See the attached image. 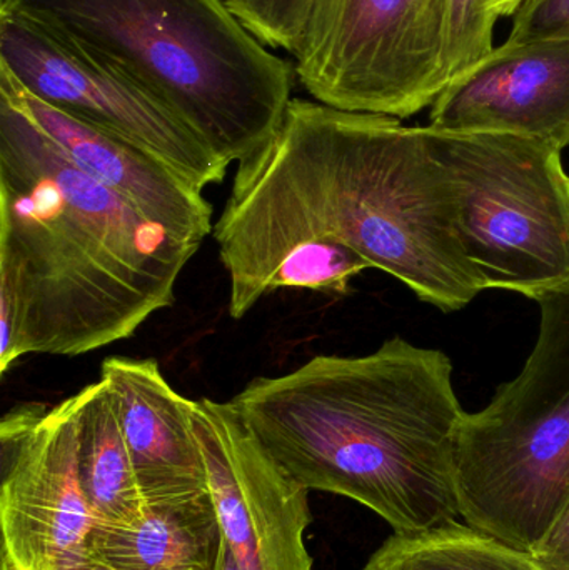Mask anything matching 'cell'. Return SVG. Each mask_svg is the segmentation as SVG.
Masks as SVG:
<instances>
[{"label": "cell", "instance_id": "obj_12", "mask_svg": "<svg viewBox=\"0 0 569 570\" xmlns=\"http://www.w3.org/2000/svg\"><path fill=\"white\" fill-rule=\"evenodd\" d=\"M0 92L9 96L80 170L129 200L140 213L199 244L213 236V207L203 190L190 186L169 166L146 150L42 102L2 67Z\"/></svg>", "mask_w": 569, "mask_h": 570}, {"label": "cell", "instance_id": "obj_2", "mask_svg": "<svg viewBox=\"0 0 569 570\" xmlns=\"http://www.w3.org/2000/svg\"><path fill=\"white\" fill-rule=\"evenodd\" d=\"M203 244L80 170L0 92V374L129 338Z\"/></svg>", "mask_w": 569, "mask_h": 570}, {"label": "cell", "instance_id": "obj_16", "mask_svg": "<svg viewBox=\"0 0 569 570\" xmlns=\"http://www.w3.org/2000/svg\"><path fill=\"white\" fill-rule=\"evenodd\" d=\"M363 570H547L531 552L464 522L418 534H393Z\"/></svg>", "mask_w": 569, "mask_h": 570}, {"label": "cell", "instance_id": "obj_11", "mask_svg": "<svg viewBox=\"0 0 569 570\" xmlns=\"http://www.w3.org/2000/svg\"><path fill=\"white\" fill-rule=\"evenodd\" d=\"M428 126L569 147V39L504 42L447 83Z\"/></svg>", "mask_w": 569, "mask_h": 570}, {"label": "cell", "instance_id": "obj_22", "mask_svg": "<svg viewBox=\"0 0 569 570\" xmlns=\"http://www.w3.org/2000/svg\"><path fill=\"white\" fill-rule=\"evenodd\" d=\"M523 2V0H508L507 7H504L503 17H511L514 13V10L518 9V6Z\"/></svg>", "mask_w": 569, "mask_h": 570}, {"label": "cell", "instance_id": "obj_5", "mask_svg": "<svg viewBox=\"0 0 569 570\" xmlns=\"http://www.w3.org/2000/svg\"><path fill=\"white\" fill-rule=\"evenodd\" d=\"M537 302L530 357L464 414L454 452L464 524L531 554L569 512V292Z\"/></svg>", "mask_w": 569, "mask_h": 570}, {"label": "cell", "instance_id": "obj_23", "mask_svg": "<svg viewBox=\"0 0 569 570\" xmlns=\"http://www.w3.org/2000/svg\"><path fill=\"white\" fill-rule=\"evenodd\" d=\"M508 0H494L493 10L498 17H503L504 7H507Z\"/></svg>", "mask_w": 569, "mask_h": 570}, {"label": "cell", "instance_id": "obj_14", "mask_svg": "<svg viewBox=\"0 0 569 570\" xmlns=\"http://www.w3.org/2000/svg\"><path fill=\"white\" fill-rule=\"evenodd\" d=\"M226 539L210 491L146 505L126 525L94 524L86 570H223Z\"/></svg>", "mask_w": 569, "mask_h": 570}, {"label": "cell", "instance_id": "obj_6", "mask_svg": "<svg viewBox=\"0 0 569 570\" xmlns=\"http://www.w3.org/2000/svg\"><path fill=\"white\" fill-rule=\"evenodd\" d=\"M428 127L450 177L458 236L487 288L533 301L569 292V174L533 137Z\"/></svg>", "mask_w": 569, "mask_h": 570}, {"label": "cell", "instance_id": "obj_10", "mask_svg": "<svg viewBox=\"0 0 569 570\" xmlns=\"http://www.w3.org/2000/svg\"><path fill=\"white\" fill-rule=\"evenodd\" d=\"M207 485L241 570H313L307 489L266 451L233 402L190 405Z\"/></svg>", "mask_w": 569, "mask_h": 570}, {"label": "cell", "instance_id": "obj_3", "mask_svg": "<svg viewBox=\"0 0 569 570\" xmlns=\"http://www.w3.org/2000/svg\"><path fill=\"white\" fill-rule=\"evenodd\" d=\"M307 491L360 502L406 535L461 519L454 452L464 411L440 348L391 337L366 355H316L230 399Z\"/></svg>", "mask_w": 569, "mask_h": 570}, {"label": "cell", "instance_id": "obj_9", "mask_svg": "<svg viewBox=\"0 0 569 570\" xmlns=\"http://www.w3.org/2000/svg\"><path fill=\"white\" fill-rule=\"evenodd\" d=\"M2 561L19 570H86L94 515L84 494L76 402L23 404L0 422Z\"/></svg>", "mask_w": 569, "mask_h": 570}, {"label": "cell", "instance_id": "obj_4", "mask_svg": "<svg viewBox=\"0 0 569 570\" xmlns=\"http://www.w3.org/2000/svg\"><path fill=\"white\" fill-rule=\"evenodd\" d=\"M176 114L224 164L279 129L296 72L224 0H0Z\"/></svg>", "mask_w": 569, "mask_h": 570}, {"label": "cell", "instance_id": "obj_17", "mask_svg": "<svg viewBox=\"0 0 569 570\" xmlns=\"http://www.w3.org/2000/svg\"><path fill=\"white\" fill-rule=\"evenodd\" d=\"M494 0H447L444 59L450 82L477 66L494 49L493 33L500 17Z\"/></svg>", "mask_w": 569, "mask_h": 570}, {"label": "cell", "instance_id": "obj_20", "mask_svg": "<svg viewBox=\"0 0 569 570\" xmlns=\"http://www.w3.org/2000/svg\"><path fill=\"white\" fill-rule=\"evenodd\" d=\"M541 568L569 570V512L533 552Z\"/></svg>", "mask_w": 569, "mask_h": 570}, {"label": "cell", "instance_id": "obj_1", "mask_svg": "<svg viewBox=\"0 0 569 570\" xmlns=\"http://www.w3.org/2000/svg\"><path fill=\"white\" fill-rule=\"evenodd\" d=\"M213 237L236 321L287 254L316 243L354 250L443 312L484 291L428 127L317 100H291L276 134L239 163Z\"/></svg>", "mask_w": 569, "mask_h": 570}, {"label": "cell", "instance_id": "obj_19", "mask_svg": "<svg viewBox=\"0 0 569 570\" xmlns=\"http://www.w3.org/2000/svg\"><path fill=\"white\" fill-rule=\"evenodd\" d=\"M511 17L508 42L569 39V0H523Z\"/></svg>", "mask_w": 569, "mask_h": 570}, {"label": "cell", "instance_id": "obj_21", "mask_svg": "<svg viewBox=\"0 0 569 570\" xmlns=\"http://www.w3.org/2000/svg\"><path fill=\"white\" fill-rule=\"evenodd\" d=\"M223 570H241L239 566H237L236 559L230 554L229 548L226 544V552H224V566Z\"/></svg>", "mask_w": 569, "mask_h": 570}, {"label": "cell", "instance_id": "obj_18", "mask_svg": "<svg viewBox=\"0 0 569 570\" xmlns=\"http://www.w3.org/2000/svg\"><path fill=\"white\" fill-rule=\"evenodd\" d=\"M234 16L267 47L296 52L313 0H224Z\"/></svg>", "mask_w": 569, "mask_h": 570}, {"label": "cell", "instance_id": "obj_15", "mask_svg": "<svg viewBox=\"0 0 569 570\" xmlns=\"http://www.w3.org/2000/svg\"><path fill=\"white\" fill-rule=\"evenodd\" d=\"M80 482L94 524L126 525L146 504L134 474L112 394L102 381L73 395Z\"/></svg>", "mask_w": 569, "mask_h": 570}, {"label": "cell", "instance_id": "obj_7", "mask_svg": "<svg viewBox=\"0 0 569 570\" xmlns=\"http://www.w3.org/2000/svg\"><path fill=\"white\" fill-rule=\"evenodd\" d=\"M447 0H313L296 79L317 102L408 119L450 82Z\"/></svg>", "mask_w": 569, "mask_h": 570}, {"label": "cell", "instance_id": "obj_8", "mask_svg": "<svg viewBox=\"0 0 569 570\" xmlns=\"http://www.w3.org/2000/svg\"><path fill=\"white\" fill-rule=\"evenodd\" d=\"M0 67L37 99L146 150L203 193L226 177L229 166L159 100L7 7H0Z\"/></svg>", "mask_w": 569, "mask_h": 570}, {"label": "cell", "instance_id": "obj_13", "mask_svg": "<svg viewBox=\"0 0 569 570\" xmlns=\"http://www.w3.org/2000/svg\"><path fill=\"white\" fill-rule=\"evenodd\" d=\"M100 381L112 394L144 504L209 491L193 401L170 387L157 361L107 357Z\"/></svg>", "mask_w": 569, "mask_h": 570}]
</instances>
